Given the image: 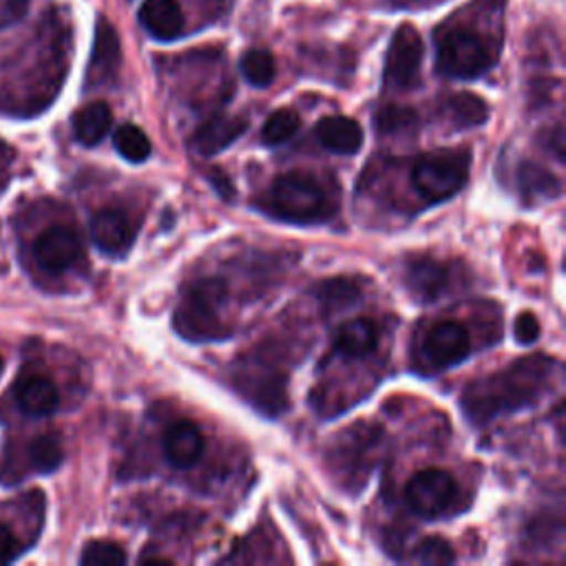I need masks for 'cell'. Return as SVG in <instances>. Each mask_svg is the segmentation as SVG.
<instances>
[{
	"label": "cell",
	"mask_w": 566,
	"mask_h": 566,
	"mask_svg": "<svg viewBox=\"0 0 566 566\" xmlns=\"http://www.w3.org/2000/svg\"><path fill=\"white\" fill-rule=\"evenodd\" d=\"M24 548H27V544L13 533V528L9 524L0 522V564L13 562Z\"/></svg>",
	"instance_id": "obj_32"
},
{
	"label": "cell",
	"mask_w": 566,
	"mask_h": 566,
	"mask_svg": "<svg viewBox=\"0 0 566 566\" xmlns=\"http://www.w3.org/2000/svg\"><path fill=\"white\" fill-rule=\"evenodd\" d=\"M405 285L416 298L433 303L449 287V268L433 256H413L405 263Z\"/></svg>",
	"instance_id": "obj_14"
},
{
	"label": "cell",
	"mask_w": 566,
	"mask_h": 566,
	"mask_svg": "<svg viewBox=\"0 0 566 566\" xmlns=\"http://www.w3.org/2000/svg\"><path fill=\"white\" fill-rule=\"evenodd\" d=\"M2 367H4V363H2V358H0V374H2Z\"/></svg>",
	"instance_id": "obj_37"
},
{
	"label": "cell",
	"mask_w": 566,
	"mask_h": 566,
	"mask_svg": "<svg viewBox=\"0 0 566 566\" xmlns=\"http://www.w3.org/2000/svg\"><path fill=\"white\" fill-rule=\"evenodd\" d=\"M226 294L228 290L221 279L206 276L190 283L172 314V327L177 334L195 343L226 338L228 325L221 318Z\"/></svg>",
	"instance_id": "obj_3"
},
{
	"label": "cell",
	"mask_w": 566,
	"mask_h": 566,
	"mask_svg": "<svg viewBox=\"0 0 566 566\" xmlns=\"http://www.w3.org/2000/svg\"><path fill=\"white\" fill-rule=\"evenodd\" d=\"M11 157H13V153H11V148L4 144V142H0V190L7 186V181H9V175H11Z\"/></svg>",
	"instance_id": "obj_35"
},
{
	"label": "cell",
	"mask_w": 566,
	"mask_h": 566,
	"mask_svg": "<svg viewBox=\"0 0 566 566\" xmlns=\"http://www.w3.org/2000/svg\"><path fill=\"white\" fill-rule=\"evenodd\" d=\"M455 495L458 486L451 473L436 467L413 473L405 486V502L409 511L427 520L442 515L453 504Z\"/></svg>",
	"instance_id": "obj_8"
},
{
	"label": "cell",
	"mask_w": 566,
	"mask_h": 566,
	"mask_svg": "<svg viewBox=\"0 0 566 566\" xmlns=\"http://www.w3.org/2000/svg\"><path fill=\"white\" fill-rule=\"evenodd\" d=\"M517 186L520 192L526 199H537V197H557L559 195V181L555 175H551L546 168L537 164H522L517 170Z\"/></svg>",
	"instance_id": "obj_24"
},
{
	"label": "cell",
	"mask_w": 566,
	"mask_h": 566,
	"mask_svg": "<svg viewBox=\"0 0 566 566\" xmlns=\"http://www.w3.org/2000/svg\"><path fill=\"white\" fill-rule=\"evenodd\" d=\"M248 128L245 117H230V115H219L201 124L192 137V146L199 155L212 157L221 150H226L230 144H234L243 130Z\"/></svg>",
	"instance_id": "obj_18"
},
{
	"label": "cell",
	"mask_w": 566,
	"mask_h": 566,
	"mask_svg": "<svg viewBox=\"0 0 566 566\" xmlns=\"http://www.w3.org/2000/svg\"><path fill=\"white\" fill-rule=\"evenodd\" d=\"M27 462L38 473H51L62 464L64 449L55 433H42L35 436L27 447Z\"/></svg>",
	"instance_id": "obj_23"
},
{
	"label": "cell",
	"mask_w": 566,
	"mask_h": 566,
	"mask_svg": "<svg viewBox=\"0 0 566 566\" xmlns=\"http://www.w3.org/2000/svg\"><path fill=\"white\" fill-rule=\"evenodd\" d=\"M13 398L18 407L33 418H44L60 405L57 387L42 374H22L13 385Z\"/></svg>",
	"instance_id": "obj_15"
},
{
	"label": "cell",
	"mask_w": 566,
	"mask_h": 566,
	"mask_svg": "<svg viewBox=\"0 0 566 566\" xmlns=\"http://www.w3.org/2000/svg\"><path fill=\"white\" fill-rule=\"evenodd\" d=\"M113 144H115V150L133 164H139L144 159H148V155H150V142H148L146 133L135 124L119 126L115 130Z\"/></svg>",
	"instance_id": "obj_29"
},
{
	"label": "cell",
	"mask_w": 566,
	"mask_h": 566,
	"mask_svg": "<svg viewBox=\"0 0 566 566\" xmlns=\"http://www.w3.org/2000/svg\"><path fill=\"white\" fill-rule=\"evenodd\" d=\"M91 239L104 254L122 256L135 239V228L122 208H102L91 217Z\"/></svg>",
	"instance_id": "obj_13"
},
{
	"label": "cell",
	"mask_w": 566,
	"mask_h": 566,
	"mask_svg": "<svg viewBox=\"0 0 566 566\" xmlns=\"http://www.w3.org/2000/svg\"><path fill=\"white\" fill-rule=\"evenodd\" d=\"M444 113L455 128L482 126L489 119V106L473 93H455L444 102Z\"/></svg>",
	"instance_id": "obj_22"
},
{
	"label": "cell",
	"mask_w": 566,
	"mask_h": 566,
	"mask_svg": "<svg viewBox=\"0 0 566 566\" xmlns=\"http://www.w3.org/2000/svg\"><path fill=\"white\" fill-rule=\"evenodd\" d=\"M418 559L422 564H429V566H444V564H451L455 559V555H453V548L447 539L427 537L418 546Z\"/></svg>",
	"instance_id": "obj_31"
},
{
	"label": "cell",
	"mask_w": 566,
	"mask_h": 566,
	"mask_svg": "<svg viewBox=\"0 0 566 566\" xmlns=\"http://www.w3.org/2000/svg\"><path fill=\"white\" fill-rule=\"evenodd\" d=\"M378 345V327L369 318L343 323L334 334V349L345 358H363Z\"/></svg>",
	"instance_id": "obj_20"
},
{
	"label": "cell",
	"mask_w": 566,
	"mask_h": 566,
	"mask_svg": "<svg viewBox=\"0 0 566 566\" xmlns=\"http://www.w3.org/2000/svg\"><path fill=\"white\" fill-rule=\"evenodd\" d=\"M314 135L323 148H327L329 153H336V155H356L365 139L360 124L345 115L323 117L316 124Z\"/></svg>",
	"instance_id": "obj_17"
},
{
	"label": "cell",
	"mask_w": 566,
	"mask_h": 566,
	"mask_svg": "<svg viewBox=\"0 0 566 566\" xmlns=\"http://www.w3.org/2000/svg\"><path fill=\"white\" fill-rule=\"evenodd\" d=\"M206 440L192 420H179L168 427L164 436V453L177 469H190L199 462Z\"/></svg>",
	"instance_id": "obj_16"
},
{
	"label": "cell",
	"mask_w": 566,
	"mask_h": 566,
	"mask_svg": "<svg viewBox=\"0 0 566 566\" xmlns=\"http://www.w3.org/2000/svg\"><path fill=\"white\" fill-rule=\"evenodd\" d=\"M513 332H515V338L520 345H531L537 340L539 336V321L535 314L531 312H522L517 318H515V325H513Z\"/></svg>",
	"instance_id": "obj_33"
},
{
	"label": "cell",
	"mask_w": 566,
	"mask_h": 566,
	"mask_svg": "<svg viewBox=\"0 0 566 566\" xmlns=\"http://www.w3.org/2000/svg\"><path fill=\"white\" fill-rule=\"evenodd\" d=\"M495 62L486 35L467 24H440L436 31V71L453 80H473Z\"/></svg>",
	"instance_id": "obj_4"
},
{
	"label": "cell",
	"mask_w": 566,
	"mask_h": 566,
	"mask_svg": "<svg viewBox=\"0 0 566 566\" xmlns=\"http://www.w3.org/2000/svg\"><path fill=\"white\" fill-rule=\"evenodd\" d=\"M234 382L243 391V396L263 413L279 416L281 411H285V376L279 369L265 365L263 360H245V365L237 371Z\"/></svg>",
	"instance_id": "obj_9"
},
{
	"label": "cell",
	"mask_w": 566,
	"mask_h": 566,
	"mask_svg": "<svg viewBox=\"0 0 566 566\" xmlns=\"http://www.w3.org/2000/svg\"><path fill=\"white\" fill-rule=\"evenodd\" d=\"M69 31L49 15L20 49L0 60V111L35 115L51 104L66 75Z\"/></svg>",
	"instance_id": "obj_1"
},
{
	"label": "cell",
	"mask_w": 566,
	"mask_h": 566,
	"mask_svg": "<svg viewBox=\"0 0 566 566\" xmlns=\"http://www.w3.org/2000/svg\"><path fill=\"white\" fill-rule=\"evenodd\" d=\"M239 66H241L243 77H245L252 86H259V88L272 84V80H274V75H276L274 57H272V53L265 51V49H252V51L243 53Z\"/></svg>",
	"instance_id": "obj_28"
},
{
	"label": "cell",
	"mask_w": 566,
	"mask_h": 566,
	"mask_svg": "<svg viewBox=\"0 0 566 566\" xmlns=\"http://www.w3.org/2000/svg\"><path fill=\"white\" fill-rule=\"evenodd\" d=\"M80 256L82 241L69 226H51L33 243V259L49 274H62L71 270Z\"/></svg>",
	"instance_id": "obj_10"
},
{
	"label": "cell",
	"mask_w": 566,
	"mask_h": 566,
	"mask_svg": "<svg viewBox=\"0 0 566 566\" xmlns=\"http://www.w3.org/2000/svg\"><path fill=\"white\" fill-rule=\"evenodd\" d=\"M270 210L290 223H316L329 214V203L312 177L287 172L270 190Z\"/></svg>",
	"instance_id": "obj_5"
},
{
	"label": "cell",
	"mask_w": 566,
	"mask_h": 566,
	"mask_svg": "<svg viewBox=\"0 0 566 566\" xmlns=\"http://www.w3.org/2000/svg\"><path fill=\"white\" fill-rule=\"evenodd\" d=\"M418 113L409 106L389 104L376 113V128L382 135H409L418 128Z\"/></svg>",
	"instance_id": "obj_26"
},
{
	"label": "cell",
	"mask_w": 566,
	"mask_h": 566,
	"mask_svg": "<svg viewBox=\"0 0 566 566\" xmlns=\"http://www.w3.org/2000/svg\"><path fill=\"white\" fill-rule=\"evenodd\" d=\"M469 153H431L420 157L411 168V184L418 195L431 203L451 199L464 188L469 177Z\"/></svg>",
	"instance_id": "obj_6"
},
{
	"label": "cell",
	"mask_w": 566,
	"mask_h": 566,
	"mask_svg": "<svg viewBox=\"0 0 566 566\" xmlns=\"http://www.w3.org/2000/svg\"><path fill=\"white\" fill-rule=\"evenodd\" d=\"M422 38L413 24H400L389 42L382 80L385 86L407 91L418 84L422 64Z\"/></svg>",
	"instance_id": "obj_7"
},
{
	"label": "cell",
	"mask_w": 566,
	"mask_h": 566,
	"mask_svg": "<svg viewBox=\"0 0 566 566\" xmlns=\"http://www.w3.org/2000/svg\"><path fill=\"white\" fill-rule=\"evenodd\" d=\"M553 360L531 356L509 365L500 374H491L471 382L462 396V409L471 422L484 424L495 416L531 407L551 385Z\"/></svg>",
	"instance_id": "obj_2"
},
{
	"label": "cell",
	"mask_w": 566,
	"mask_h": 566,
	"mask_svg": "<svg viewBox=\"0 0 566 566\" xmlns=\"http://www.w3.org/2000/svg\"><path fill=\"white\" fill-rule=\"evenodd\" d=\"M471 352L469 332L455 321H442L433 325L422 345V356L431 369H449L460 365Z\"/></svg>",
	"instance_id": "obj_11"
},
{
	"label": "cell",
	"mask_w": 566,
	"mask_h": 566,
	"mask_svg": "<svg viewBox=\"0 0 566 566\" xmlns=\"http://www.w3.org/2000/svg\"><path fill=\"white\" fill-rule=\"evenodd\" d=\"M210 181L214 184V188L221 192L223 199H234V188H232V184L226 179L223 172L212 170V172H210Z\"/></svg>",
	"instance_id": "obj_36"
},
{
	"label": "cell",
	"mask_w": 566,
	"mask_h": 566,
	"mask_svg": "<svg viewBox=\"0 0 566 566\" xmlns=\"http://www.w3.org/2000/svg\"><path fill=\"white\" fill-rule=\"evenodd\" d=\"M301 126V119L296 115V111L292 108H276L274 113L268 115V119L263 122L261 128V139L268 146H279L285 144L287 139H292L296 135Z\"/></svg>",
	"instance_id": "obj_27"
},
{
	"label": "cell",
	"mask_w": 566,
	"mask_h": 566,
	"mask_svg": "<svg viewBox=\"0 0 566 566\" xmlns=\"http://www.w3.org/2000/svg\"><path fill=\"white\" fill-rule=\"evenodd\" d=\"M113 113L106 102H91L73 115V135L84 146L99 144L111 130Z\"/></svg>",
	"instance_id": "obj_21"
},
{
	"label": "cell",
	"mask_w": 566,
	"mask_h": 566,
	"mask_svg": "<svg viewBox=\"0 0 566 566\" xmlns=\"http://www.w3.org/2000/svg\"><path fill=\"white\" fill-rule=\"evenodd\" d=\"M119 62H122V49H119L117 31L108 20L99 18L95 27L91 62L86 69V86L95 88L113 82L119 69Z\"/></svg>",
	"instance_id": "obj_12"
},
{
	"label": "cell",
	"mask_w": 566,
	"mask_h": 566,
	"mask_svg": "<svg viewBox=\"0 0 566 566\" xmlns=\"http://www.w3.org/2000/svg\"><path fill=\"white\" fill-rule=\"evenodd\" d=\"M139 22L157 40H175L181 35L186 18L177 0H144L139 7Z\"/></svg>",
	"instance_id": "obj_19"
},
{
	"label": "cell",
	"mask_w": 566,
	"mask_h": 566,
	"mask_svg": "<svg viewBox=\"0 0 566 566\" xmlns=\"http://www.w3.org/2000/svg\"><path fill=\"white\" fill-rule=\"evenodd\" d=\"M316 296L327 312H338L356 303V298L360 296V285L354 279L336 276V279L323 281L316 287Z\"/></svg>",
	"instance_id": "obj_25"
},
{
	"label": "cell",
	"mask_w": 566,
	"mask_h": 566,
	"mask_svg": "<svg viewBox=\"0 0 566 566\" xmlns=\"http://www.w3.org/2000/svg\"><path fill=\"white\" fill-rule=\"evenodd\" d=\"M124 562H126L124 548L108 539L88 542L80 557V564L84 566H122Z\"/></svg>",
	"instance_id": "obj_30"
},
{
	"label": "cell",
	"mask_w": 566,
	"mask_h": 566,
	"mask_svg": "<svg viewBox=\"0 0 566 566\" xmlns=\"http://www.w3.org/2000/svg\"><path fill=\"white\" fill-rule=\"evenodd\" d=\"M31 0H0V29L15 24L27 13Z\"/></svg>",
	"instance_id": "obj_34"
}]
</instances>
